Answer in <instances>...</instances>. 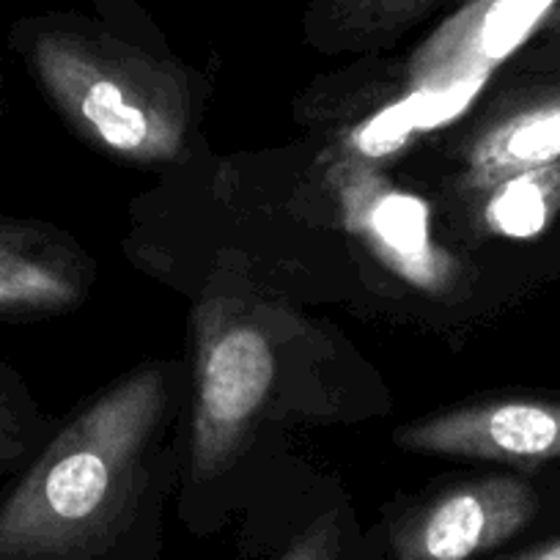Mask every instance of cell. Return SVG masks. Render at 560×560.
I'll return each mask as SVG.
<instances>
[{"instance_id": "obj_13", "label": "cell", "mask_w": 560, "mask_h": 560, "mask_svg": "<svg viewBox=\"0 0 560 560\" xmlns=\"http://www.w3.org/2000/svg\"><path fill=\"white\" fill-rule=\"evenodd\" d=\"M36 415L23 385L0 365V472L18 467L34 448Z\"/></svg>"}, {"instance_id": "obj_17", "label": "cell", "mask_w": 560, "mask_h": 560, "mask_svg": "<svg viewBox=\"0 0 560 560\" xmlns=\"http://www.w3.org/2000/svg\"><path fill=\"white\" fill-rule=\"evenodd\" d=\"M102 9H110V12H124V9L132 7V0H96Z\"/></svg>"}, {"instance_id": "obj_15", "label": "cell", "mask_w": 560, "mask_h": 560, "mask_svg": "<svg viewBox=\"0 0 560 560\" xmlns=\"http://www.w3.org/2000/svg\"><path fill=\"white\" fill-rule=\"evenodd\" d=\"M505 560H560V536L549 538V541L536 544V547L525 549V552H516Z\"/></svg>"}, {"instance_id": "obj_2", "label": "cell", "mask_w": 560, "mask_h": 560, "mask_svg": "<svg viewBox=\"0 0 560 560\" xmlns=\"http://www.w3.org/2000/svg\"><path fill=\"white\" fill-rule=\"evenodd\" d=\"M12 45L63 118L102 152L143 165L187 154L190 89L174 63L74 14L23 20Z\"/></svg>"}, {"instance_id": "obj_7", "label": "cell", "mask_w": 560, "mask_h": 560, "mask_svg": "<svg viewBox=\"0 0 560 560\" xmlns=\"http://www.w3.org/2000/svg\"><path fill=\"white\" fill-rule=\"evenodd\" d=\"M396 443L418 454L451 459L541 465L560 459V401L505 398L451 409L396 432Z\"/></svg>"}, {"instance_id": "obj_5", "label": "cell", "mask_w": 560, "mask_h": 560, "mask_svg": "<svg viewBox=\"0 0 560 560\" xmlns=\"http://www.w3.org/2000/svg\"><path fill=\"white\" fill-rule=\"evenodd\" d=\"M538 514V494L516 476L459 483L409 516L393 538L396 560H470L511 541Z\"/></svg>"}, {"instance_id": "obj_16", "label": "cell", "mask_w": 560, "mask_h": 560, "mask_svg": "<svg viewBox=\"0 0 560 560\" xmlns=\"http://www.w3.org/2000/svg\"><path fill=\"white\" fill-rule=\"evenodd\" d=\"M541 34H547V56H549V61H555L560 67V12L555 14L552 20H549L547 28H544Z\"/></svg>"}, {"instance_id": "obj_11", "label": "cell", "mask_w": 560, "mask_h": 560, "mask_svg": "<svg viewBox=\"0 0 560 560\" xmlns=\"http://www.w3.org/2000/svg\"><path fill=\"white\" fill-rule=\"evenodd\" d=\"M487 80H467L454 89H409L396 105H387L347 138L343 152L360 160H376L407 149L418 135L454 121L483 91Z\"/></svg>"}, {"instance_id": "obj_8", "label": "cell", "mask_w": 560, "mask_h": 560, "mask_svg": "<svg viewBox=\"0 0 560 560\" xmlns=\"http://www.w3.org/2000/svg\"><path fill=\"white\" fill-rule=\"evenodd\" d=\"M83 294V267L67 245L34 223L0 218V322L56 314Z\"/></svg>"}, {"instance_id": "obj_12", "label": "cell", "mask_w": 560, "mask_h": 560, "mask_svg": "<svg viewBox=\"0 0 560 560\" xmlns=\"http://www.w3.org/2000/svg\"><path fill=\"white\" fill-rule=\"evenodd\" d=\"M560 214V160L505 176L487 190L483 225L503 240H536Z\"/></svg>"}, {"instance_id": "obj_9", "label": "cell", "mask_w": 560, "mask_h": 560, "mask_svg": "<svg viewBox=\"0 0 560 560\" xmlns=\"http://www.w3.org/2000/svg\"><path fill=\"white\" fill-rule=\"evenodd\" d=\"M560 160V85L538 91L494 121H489L467 147L465 182L487 192L505 176Z\"/></svg>"}, {"instance_id": "obj_14", "label": "cell", "mask_w": 560, "mask_h": 560, "mask_svg": "<svg viewBox=\"0 0 560 560\" xmlns=\"http://www.w3.org/2000/svg\"><path fill=\"white\" fill-rule=\"evenodd\" d=\"M338 552H341V525L338 516L330 514L316 520L278 560H338Z\"/></svg>"}, {"instance_id": "obj_6", "label": "cell", "mask_w": 560, "mask_h": 560, "mask_svg": "<svg viewBox=\"0 0 560 560\" xmlns=\"http://www.w3.org/2000/svg\"><path fill=\"white\" fill-rule=\"evenodd\" d=\"M560 12V0H467L409 56V89L487 80Z\"/></svg>"}, {"instance_id": "obj_10", "label": "cell", "mask_w": 560, "mask_h": 560, "mask_svg": "<svg viewBox=\"0 0 560 560\" xmlns=\"http://www.w3.org/2000/svg\"><path fill=\"white\" fill-rule=\"evenodd\" d=\"M467 0H311L305 31L327 52L380 50L432 14Z\"/></svg>"}, {"instance_id": "obj_1", "label": "cell", "mask_w": 560, "mask_h": 560, "mask_svg": "<svg viewBox=\"0 0 560 560\" xmlns=\"http://www.w3.org/2000/svg\"><path fill=\"white\" fill-rule=\"evenodd\" d=\"M168 382L143 365L72 418L0 498V560H100L147 481Z\"/></svg>"}, {"instance_id": "obj_4", "label": "cell", "mask_w": 560, "mask_h": 560, "mask_svg": "<svg viewBox=\"0 0 560 560\" xmlns=\"http://www.w3.org/2000/svg\"><path fill=\"white\" fill-rule=\"evenodd\" d=\"M330 190L343 229L363 242L385 269L418 292L448 294L462 267L432 234V212L423 198L393 185L376 163L341 152L330 165Z\"/></svg>"}, {"instance_id": "obj_3", "label": "cell", "mask_w": 560, "mask_h": 560, "mask_svg": "<svg viewBox=\"0 0 560 560\" xmlns=\"http://www.w3.org/2000/svg\"><path fill=\"white\" fill-rule=\"evenodd\" d=\"M267 330L231 305L198 311V398L192 420V470L214 478L236 459L275 382Z\"/></svg>"}]
</instances>
